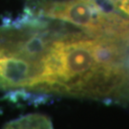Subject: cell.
Segmentation results:
<instances>
[{"mask_svg": "<svg viewBox=\"0 0 129 129\" xmlns=\"http://www.w3.org/2000/svg\"><path fill=\"white\" fill-rule=\"evenodd\" d=\"M129 44L84 32H51L30 95L120 100L129 94Z\"/></svg>", "mask_w": 129, "mask_h": 129, "instance_id": "obj_1", "label": "cell"}, {"mask_svg": "<svg viewBox=\"0 0 129 129\" xmlns=\"http://www.w3.org/2000/svg\"><path fill=\"white\" fill-rule=\"evenodd\" d=\"M44 45L37 21L25 14L0 26V91L29 95Z\"/></svg>", "mask_w": 129, "mask_h": 129, "instance_id": "obj_2", "label": "cell"}, {"mask_svg": "<svg viewBox=\"0 0 129 129\" xmlns=\"http://www.w3.org/2000/svg\"><path fill=\"white\" fill-rule=\"evenodd\" d=\"M42 19L68 23L92 36L129 44V17L96 0H37L27 10Z\"/></svg>", "mask_w": 129, "mask_h": 129, "instance_id": "obj_3", "label": "cell"}, {"mask_svg": "<svg viewBox=\"0 0 129 129\" xmlns=\"http://www.w3.org/2000/svg\"><path fill=\"white\" fill-rule=\"evenodd\" d=\"M3 129H54V127L47 116L35 113L11 120Z\"/></svg>", "mask_w": 129, "mask_h": 129, "instance_id": "obj_4", "label": "cell"}, {"mask_svg": "<svg viewBox=\"0 0 129 129\" xmlns=\"http://www.w3.org/2000/svg\"><path fill=\"white\" fill-rule=\"evenodd\" d=\"M113 7L116 12L129 17V0H104Z\"/></svg>", "mask_w": 129, "mask_h": 129, "instance_id": "obj_5", "label": "cell"}, {"mask_svg": "<svg viewBox=\"0 0 129 129\" xmlns=\"http://www.w3.org/2000/svg\"><path fill=\"white\" fill-rule=\"evenodd\" d=\"M127 67H128V71H129V55H128V58H127Z\"/></svg>", "mask_w": 129, "mask_h": 129, "instance_id": "obj_6", "label": "cell"}]
</instances>
